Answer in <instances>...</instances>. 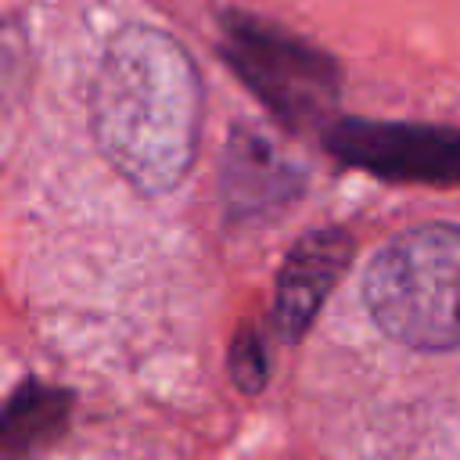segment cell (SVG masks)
Instances as JSON below:
<instances>
[{
	"mask_svg": "<svg viewBox=\"0 0 460 460\" xmlns=\"http://www.w3.org/2000/svg\"><path fill=\"white\" fill-rule=\"evenodd\" d=\"M90 122L101 155L129 187H180L201 133V79L190 54L151 25L115 32L93 75Z\"/></svg>",
	"mask_w": 460,
	"mask_h": 460,
	"instance_id": "1",
	"label": "cell"
},
{
	"mask_svg": "<svg viewBox=\"0 0 460 460\" xmlns=\"http://www.w3.org/2000/svg\"><path fill=\"white\" fill-rule=\"evenodd\" d=\"M363 302L406 349H460V226L428 223L392 237L363 273Z\"/></svg>",
	"mask_w": 460,
	"mask_h": 460,
	"instance_id": "2",
	"label": "cell"
},
{
	"mask_svg": "<svg viewBox=\"0 0 460 460\" xmlns=\"http://www.w3.org/2000/svg\"><path fill=\"white\" fill-rule=\"evenodd\" d=\"M223 58L291 129H316L338 104V65L295 32L248 14L223 18Z\"/></svg>",
	"mask_w": 460,
	"mask_h": 460,
	"instance_id": "3",
	"label": "cell"
},
{
	"mask_svg": "<svg viewBox=\"0 0 460 460\" xmlns=\"http://www.w3.org/2000/svg\"><path fill=\"white\" fill-rule=\"evenodd\" d=\"M323 147L377 180L460 187V129L449 126L334 119L323 129Z\"/></svg>",
	"mask_w": 460,
	"mask_h": 460,
	"instance_id": "4",
	"label": "cell"
},
{
	"mask_svg": "<svg viewBox=\"0 0 460 460\" xmlns=\"http://www.w3.org/2000/svg\"><path fill=\"white\" fill-rule=\"evenodd\" d=\"M352 252L356 244L341 226L309 230L291 244L273 291V323L280 338L298 341L309 331V323L338 288L341 273L349 270Z\"/></svg>",
	"mask_w": 460,
	"mask_h": 460,
	"instance_id": "5",
	"label": "cell"
},
{
	"mask_svg": "<svg viewBox=\"0 0 460 460\" xmlns=\"http://www.w3.org/2000/svg\"><path fill=\"white\" fill-rule=\"evenodd\" d=\"M302 176L291 162H284L262 137L237 126L223 151L219 194L230 223H255L277 216L298 194Z\"/></svg>",
	"mask_w": 460,
	"mask_h": 460,
	"instance_id": "6",
	"label": "cell"
},
{
	"mask_svg": "<svg viewBox=\"0 0 460 460\" xmlns=\"http://www.w3.org/2000/svg\"><path fill=\"white\" fill-rule=\"evenodd\" d=\"M68 410H72L68 392L40 385V381L18 385V392L7 399V410H4V428H0L4 456L18 460V456H29L50 446L65 431Z\"/></svg>",
	"mask_w": 460,
	"mask_h": 460,
	"instance_id": "7",
	"label": "cell"
},
{
	"mask_svg": "<svg viewBox=\"0 0 460 460\" xmlns=\"http://www.w3.org/2000/svg\"><path fill=\"white\" fill-rule=\"evenodd\" d=\"M270 363H266V345L252 327H241V334L230 345V377L241 392H259L266 385Z\"/></svg>",
	"mask_w": 460,
	"mask_h": 460,
	"instance_id": "8",
	"label": "cell"
}]
</instances>
